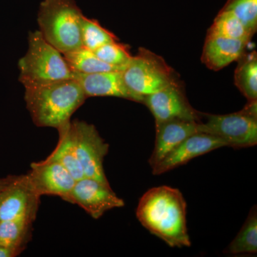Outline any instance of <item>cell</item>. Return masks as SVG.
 Segmentation results:
<instances>
[{
  "mask_svg": "<svg viewBox=\"0 0 257 257\" xmlns=\"http://www.w3.org/2000/svg\"><path fill=\"white\" fill-rule=\"evenodd\" d=\"M137 217L151 234L171 247H189L187 226V203L179 189L154 187L140 199Z\"/></svg>",
  "mask_w": 257,
  "mask_h": 257,
  "instance_id": "cell-1",
  "label": "cell"
},
{
  "mask_svg": "<svg viewBox=\"0 0 257 257\" xmlns=\"http://www.w3.org/2000/svg\"><path fill=\"white\" fill-rule=\"evenodd\" d=\"M25 101L32 121L40 127L60 128L84 104L87 96L76 79L25 87Z\"/></svg>",
  "mask_w": 257,
  "mask_h": 257,
  "instance_id": "cell-2",
  "label": "cell"
},
{
  "mask_svg": "<svg viewBox=\"0 0 257 257\" xmlns=\"http://www.w3.org/2000/svg\"><path fill=\"white\" fill-rule=\"evenodd\" d=\"M82 15L74 0H43L37 15L39 31L62 55L79 50Z\"/></svg>",
  "mask_w": 257,
  "mask_h": 257,
  "instance_id": "cell-3",
  "label": "cell"
},
{
  "mask_svg": "<svg viewBox=\"0 0 257 257\" xmlns=\"http://www.w3.org/2000/svg\"><path fill=\"white\" fill-rule=\"evenodd\" d=\"M19 80L24 87L73 79L63 55L45 40L39 30L30 32L28 50L18 62Z\"/></svg>",
  "mask_w": 257,
  "mask_h": 257,
  "instance_id": "cell-4",
  "label": "cell"
},
{
  "mask_svg": "<svg viewBox=\"0 0 257 257\" xmlns=\"http://www.w3.org/2000/svg\"><path fill=\"white\" fill-rule=\"evenodd\" d=\"M128 89L144 101L145 96L159 92L176 80L175 72L160 56L139 49L122 72Z\"/></svg>",
  "mask_w": 257,
  "mask_h": 257,
  "instance_id": "cell-5",
  "label": "cell"
},
{
  "mask_svg": "<svg viewBox=\"0 0 257 257\" xmlns=\"http://www.w3.org/2000/svg\"><path fill=\"white\" fill-rule=\"evenodd\" d=\"M199 132L221 139L226 147L244 148L257 144V104L248 101L242 110L232 114H204Z\"/></svg>",
  "mask_w": 257,
  "mask_h": 257,
  "instance_id": "cell-6",
  "label": "cell"
},
{
  "mask_svg": "<svg viewBox=\"0 0 257 257\" xmlns=\"http://www.w3.org/2000/svg\"><path fill=\"white\" fill-rule=\"evenodd\" d=\"M70 128L84 177L109 185L103 166L104 157L109 152V145L101 138L93 124L74 120L71 121Z\"/></svg>",
  "mask_w": 257,
  "mask_h": 257,
  "instance_id": "cell-7",
  "label": "cell"
},
{
  "mask_svg": "<svg viewBox=\"0 0 257 257\" xmlns=\"http://www.w3.org/2000/svg\"><path fill=\"white\" fill-rule=\"evenodd\" d=\"M144 104L151 111L156 127L172 120L200 121L202 113L189 104L178 82L145 96Z\"/></svg>",
  "mask_w": 257,
  "mask_h": 257,
  "instance_id": "cell-8",
  "label": "cell"
},
{
  "mask_svg": "<svg viewBox=\"0 0 257 257\" xmlns=\"http://www.w3.org/2000/svg\"><path fill=\"white\" fill-rule=\"evenodd\" d=\"M64 201L77 204L94 219L107 211L124 206V200L116 196L110 185L85 177L76 181Z\"/></svg>",
  "mask_w": 257,
  "mask_h": 257,
  "instance_id": "cell-9",
  "label": "cell"
},
{
  "mask_svg": "<svg viewBox=\"0 0 257 257\" xmlns=\"http://www.w3.org/2000/svg\"><path fill=\"white\" fill-rule=\"evenodd\" d=\"M40 198L28 175L12 177L0 192V221L20 217L35 219Z\"/></svg>",
  "mask_w": 257,
  "mask_h": 257,
  "instance_id": "cell-10",
  "label": "cell"
},
{
  "mask_svg": "<svg viewBox=\"0 0 257 257\" xmlns=\"http://www.w3.org/2000/svg\"><path fill=\"white\" fill-rule=\"evenodd\" d=\"M32 187L40 197L55 195L65 199L73 188L76 179L58 162H33L28 174Z\"/></svg>",
  "mask_w": 257,
  "mask_h": 257,
  "instance_id": "cell-11",
  "label": "cell"
},
{
  "mask_svg": "<svg viewBox=\"0 0 257 257\" xmlns=\"http://www.w3.org/2000/svg\"><path fill=\"white\" fill-rule=\"evenodd\" d=\"M223 147H226V145L221 139L199 132L189 136L176 147L162 162L152 168V173L155 175H162L179 166L185 165L196 157Z\"/></svg>",
  "mask_w": 257,
  "mask_h": 257,
  "instance_id": "cell-12",
  "label": "cell"
},
{
  "mask_svg": "<svg viewBox=\"0 0 257 257\" xmlns=\"http://www.w3.org/2000/svg\"><path fill=\"white\" fill-rule=\"evenodd\" d=\"M123 71H109L93 74L73 72V79L82 87L87 97L90 96H116L143 103L139 96L128 89L123 77Z\"/></svg>",
  "mask_w": 257,
  "mask_h": 257,
  "instance_id": "cell-13",
  "label": "cell"
},
{
  "mask_svg": "<svg viewBox=\"0 0 257 257\" xmlns=\"http://www.w3.org/2000/svg\"><path fill=\"white\" fill-rule=\"evenodd\" d=\"M199 122L176 119L167 121L156 127V141L149 163L152 168L162 162L184 140L199 133Z\"/></svg>",
  "mask_w": 257,
  "mask_h": 257,
  "instance_id": "cell-14",
  "label": "cell"
},
{
  "mask_svg": "<svg viewBox=\"0 0 257 257\" xmlns=\"http://www.w3.org/2000/svg\"><path fill=\"white\" fill-rule=\"evenodd\" d=\"M248 42L217 36H207L203 49V63L218 71L237 61L245 53Z\"/></svg>",
  "mask_w": 257,
  "mask_h": 257,
  "instance_id": "cell-15",
  "label": "cell"
},
{
  "mask_svg": "<svg viewBox=\"0 0 257 257\" xmlns=\"http://www.w3.org/2000/svg\"><path fill=\"white\" fill-rule=\"evenodd\" d=\"M70 121L57 128L59 141L57 147L46 160L58 162L64 166L76 181L84 177L71 133Z\"/></svg>",
  "mask_w": 257,
  "mask_h": 257,
  "instance_id": "cell-16",
  "label": "cell"
},
{
  "mask_svg": "<svg viewBox=\"0 0 257 257\" xmlns=\"http://www.w3.org/2000/svg\"><path fill=\"white\" fill-rule=\"evenodd\" d=\"M235 71L234 82L248 101L257 100L256 52L243 54L238 60Z\"/></svg>",
  "mask_w": 257,
  "mask_h": 257,
  "instance_id": "cell-17",
  "label": "cell"
},
{
  "mask_svg": "<svg viewBox=\"0 0 257 257\" xmlns=\"http://www.w3.org/2000/svg\"><path fill=\"white\" fill-rule=\"evenodd\" d=\"M224 252L226 254H256L257 212L256 208L250 211L247 219L234 240Z\"/></svg>",
  "mask_w": 257,
  "mask_h": 257,
  "instance_id": "cell-18",
  "label": "cell"
},
{
  "mask_svg": "<svg viewBox=\"0 0 257 257\" xmlns=\"http://www.w3.org/2000/svg\"><path fill=\"white\" fill-rule=\"evenodd\" d=\"M34 220L30 217H20L0 221V245L23 251Z\"/></svg>",
  "mask_w": 257,
  "mask_h": 257,
  "instance_id": "cell-19",
  "label": "cell"
},
{
  "mask_svg": "<svg viewBox=\"0 0 257 257\" xmlns=\"http://www.w3.org/2000/svg\"><path fill=\"white\" fill-rule=\"evenodd\" d=\"M64 59L73 72L93 74L109 71H124L119 67L109 65L99 60L92 51L82 47L79 50L64 54Z\"/></svg>",
  "mask_w": 257,
  "mask_h": 257,
  "instance_id": "cell-20",
  "label": "cell"
},
{
  "mask_svg": "<svg viewBox=\"0 0 257 257\" xmlns=\"http://www.w3.org/2000/svg\"><path fill=\"white\" fill-rule=\"evenodd\" d=\"M207 36H217L249 42L253 36L232 13L221 10L208 30Z\"/></svg>",
  "mask_w": 257,
  "mask_h": 257,
  "instance_id": "cell-21",
  "label": "cell"
},
{
  "mask_svg": "<svg viewBox=\"0 0 257 257\" xmlns=\"http://www.w3.org/2000/svg\"><path fill=\"white\" fill-rule=\"evenodd\" d=\"M81 34L83 47L92 52L105 44L118 40L112 32L103 28L97 20L87 18L84 15L81 19Z\"/></svg>",
  "mask_w": 257,
  "mask_h": 257,
  "instance_id": "cell-22",
  "label": "cell"
},
{
  "mask_svg": "<svg viewBox=\"0 0 257 257\" xmlns=\"http://www.w3.org/2000/svg\"><path fill=\"white\" fill-rule=\"evenodd\" d=\"M231 12L253 35L257 29V0H228L223 9Z\"/></svg>",
  "mask_w": 257,
  "mask_h": 257,
  "instance_id": "cell-23",
  "label": "cell"
},
{
  "mask_svg": "<svg viewBox=\"0 0 257 257\" xmlns=\"http://www.w3.org/2000/svg\"><path fill=\"white\" fill-rule=\"evenodd\" d=\"M93 52L102 62L124 70L133 58L128 47L117 41L105 44Z\"/></svg>",
  "mask_w": 257,
  "mask_h": 257,
  "instance_id": "cell-24",
  "label": "cell"
},
{
  "mask_svg": "<svg viewBox=\"0 0 257 257\" xmlns=\"http://www.w3.org/2000/svg\"><path fill=\"white\" fill-rule=\"evenodd\" d=\"M21 252L22 251L17 248L0 245V257H14L18 256Z\"/></svg>",
  "mask_w": 257,
  "mask_h": 257,
  "instance_id": "cell-25",
  "label": "cell"
},
{
  "mask_svg": "<svg viewBox=\"0 0 257 257\" xmlns=\"http://www.w3.org/2000/svg\"><path fill=\"white\" fill-rule=\"evenodd\" d=\"M11 179L12 177H9L6 179H0V192H1L2 189L4 188L7 184L9 183L10 181L11 180Z\"/></svg>",
  "mask_w": 257,
  "mask_h": 257,
  "instance_id": "cell-26",
  "label": "cell"
}]
</instances>
